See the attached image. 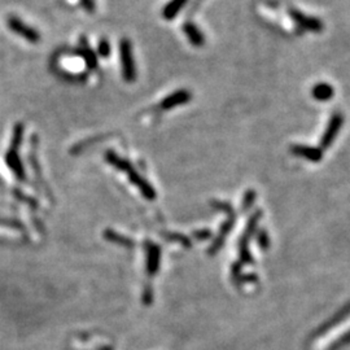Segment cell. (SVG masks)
I'll list each match as a JSON object with an SVG mask.
<instances>
[{
	"instance_id": "5b68a950",
	"label": "cell",
	"mask_w": 350,
	"mask_h": 350,
	"mask_svg": "<svg viewBox=\"0 0 350 350\" xmlns=\"http://www.w3.org/2000/svg\"><path fill=\"white\" fill-rule=\"evenodd\" d=\"M183 31L192 44L196 45V47H203L204 43H205V38L196 25H193L192 22H186L183 26Z\"/></svg>"
},
{
	"instance_id": "ba28073f",
	"label": "cell",
	"mask_w": 350,
	"mask_h": 350,
	"mask_svg": "<svg viewBox=\"0 0 350 350\" xmlns=\"http://www.w3.org/2000/svg\"><path fill=\"white\" fill-rule=\"evenodd\" d=\"M187 2H188V0H171L170 3L164 8L162 15H164V17L166 18V20H171V18L175 17V16L184 8Z\"/></svg>"
},
{
	"instance_id": "7c38bea8",
	"label": "cell",
	"mask_w": 350,
	"mask_h": 350,
	"mask_svg": "<svg viewBox=\"0 0 350 350\" xmlns=\"http://www.w3.org/2000/svg\"><path fill=\"white\" fill-rule=\"evenodd\" d=\"M83 4H84V7H86V8L92 9V2H91V0H83Z\"/></svg>"
},
{
	"instance_id": "8fae6325",
	"label": "cell",
	"mask_w": 350,
	"mask_h": 350,
	"mask_svg": "<svg viewBox=\"0 0 350 350\" xmlns=\"http://www.w3.org/2000/svg\"><path fill=\"white\" fill-rule=\"evenodd\" d=\"M97 54H99V56L102 57H109V55H111V44H109V42L107 40V39H102L99 42V44H97Z\"/></svg>"
},
{
	"instance_id": "277c9868",
	"label": "cell",
	"mask_w": 350,
	"mask_h": 350,
	"mask_svg": "<svg viewBox=\"0 0 350 350\" xmlns=\"http://www.w3.org/2000/svg\"><path fill=\"white\" fill-rule=\"evenodd\" d=\"M8 24H9V27H11L13 31H16L18 35L24 36V38L27 39L29 42H38L39 40L38 31H35L34 29H31V27L24 25L21 21H20V20H18V18L11 17L8 20Z\"/></svg>"
},
{
	"instance_id": "30bf717a",
	"label": "cell",
	"mask_w": 350,
	"mask_h": 350,
	"mask_svg": "<svg viewBox=\"0 0 350 350\" xmlns=\"http://www.w3.org/2000/svg\"><path fill=\"white\" fill-rule=\"evenodd\" d=\"M293 152L296 153V155L305 156V157H308L311 161H318V160L322 157V152H320L319 149H314V148L310 147H303V145L293 147Z\"/></svg>"
},
{
	"instance_id": "8992f818",
	"label": "cell",
	"mask_w": 350,
	"mask_h": 350,
	"mask_svg": "<svg viewBox=\"0 0 350 350\" xmlns=\"http://www.w3.org/2000/svg\"><path fill=\"white\" fill-rule=\"evenodd\" d=\"M290 15H292V17H293L301 26L305 27L306 30L318 31L322 29V24H320V21H318L317 18L308 17V16L297 12V11H290Z\"/></svg>"
},
{
	"instance_id": "3957f363",
	"label": "cell",
	"mask_w": 350,
	"mask_h": 350,
	"mask_svg": "<svg viewBox=\"0 0 350 350\" xmlns=\"http://www.w3.org/2000/svg\"><path fill=\"white\" fill-rule=\"evenodd\" d=\"M341 126H342V116L341 114H333L332 118H331V121H329L328 127H327L326 132L323 134L322 141H320L322 147L327 148L328 145H331V144H332V141L335 140L336 136H337V134H338V131H340V129H341Z\"/></svg>"
},
{
	"instance_id": "7a4b0ae2",
	"label": "cell",
	"mask_w": 350,
	"mask_h": 350,
	"mask_svg": "<svg viewBox=\"0 0 350 350\" xmlns=\"http://www.w3.org/2000/svg\"><path fill=\"white\" fill-rule=\"evenodd\" d=\"M189 100H191V92H188L187 90H178L171 93V95L166 96L161 102L160 107L164 111H169V109H173L175 107L186 104Z\"/></svg>"
},
{
	"instance_id": "52a82bcc",
	"label": "cell",
	"mask_w": 350,
	"mask_h": 350,
	"mask_svg": "<svg viewBox=\"0 0 350 350\" xmlns=\"http://www.w3.org/2000/svg\"><path fill=\"white\" fill-rule=\"evenodd\" d=\"M311 93H313L314 99L320 100V102H327V100L332 99L333 88L328 83H318L317 86H314Z\"/></svg>"
},
{
	"instance_id": "6da1fadb",
	"label": "cell",
	"mask_w": 350,
	"mask_h": 350,
	"mask_svg": "<svg viewBox=\"0 0 350 350\" xmlns=\"http://www.w3.org/2000/svg\"><path fill=\"white\" fill-rule=\"evenodd\" d=\"M121 64H122V75L126 82H132L136 78L134 56H132V47L129 39H122L120 44Z\"/></svg>"
},
{
	"instance_id": "9c48e42d",
	"label": "cell",
	"mask_w": 350,
	"mask_h": 350,
	"mask_svg": "<svg viewBox=\"0 0 350 350\" xmlns=\"http://www.w3.org/2000/svg\"><path fill=\"white\" fill-rule=\"evenodd\" d=\"M77 54L78 56H81L82 59L86 61L87 66H88L90 69H96V68H97V57H96V55L91 51L88 45L83 44L81 48H78Z\"/></svg>"
}]
</instances>
